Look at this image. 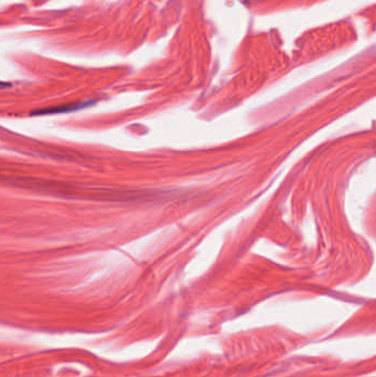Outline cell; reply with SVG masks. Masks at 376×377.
Listing matches in <instances>:
<instances>
[{"instance_id":"cell-1","label":"cell","mask_w":376,"mask_h":377,"mask_svg":"<svg viewBox=\"0 0 376 377\" xmlns=\"http://www.w3.org/2000/svg\"><path fill=\"white\" fill-rule=\"evenodd\" d=\"M88 105V103L85 104H76V105H69L66 107H54V108H50V110H43L41 112H37L35 114H55V113H62V112H69V111H75L78 108H81L83 106Z\"/></svg>"}]
</instances>
